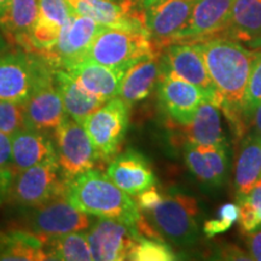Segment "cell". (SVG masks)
Returning a JSON list of instances; mask_svg holds the SVG:
<instances>
[{
	"label": "cell",
	"mask_w": 261,
	"mask_h": 261,
	"mask_svg": "<svg viewBox=\"0 0 261 261\" xmlns=\"http://www.w3.org/2000/svg\"><path fill=\"white\" fill-rule=\"evenodd\" d=\"M196 44L201 48L219 97L220 110L224 112L234 135L243 137L248 130L244 97L257 50L248 48L225 35H215Z\"/></svg>",
	"instance_id": "cell-1"
},
{
	"label": "cell",
	"mask_w": 261,
	"mask_h": 261,
	"mask_svg": "<svg viewBox=\"0 0 261 261\" xmlns=\"http://www.w3.org/2000/svg\"><path fill=\"white\" fill-rule=\"evenodd\" d=\"M65 197L91 217L108 218L136 227L143 218L132 196L97 169H90L68 181Z\"/></svg>",
	"instance_id": "cell-2"
},
{
	"label": "cell",
	"mask_w": 261,
	"mask_h": 261,
	"mask_svg": "<svg viewBox=\"0 0 261 261\" xmlns=\"http://www.w3.org/2000/svg\"><path fill=\"white\" fill-rule=\"evenodd\" d=\"M159 54L146 29L103 27L94 38L85 60L127 70L137 62Z\"/></svg>",
	"instance_id": "cell-3"
},
{
	"label": "cell",
	"mask_w": 261,
	"mask_h": 261,
	"mask_svg": "<svg viewBox=\"0 0 261 261\" xmlns=\"http://www.w3.org/2000/svg\"><path fill=\"white\" fill-rule=\"evenodd\" d=\"M198 212L194 197L179 191H163L162 200L144 213L146 220L163 240L178 247H189L200 238Z\"/></svg>",
	"instance_id": "cell-4"
},
{
	"label": "cell",
	"mask_w": 261,
	"mask_h": 261,
	"mask_svg": "<svg viewBox=\"0 0 261 261\" xmlns=\"http://www.w3.org/2000/svg\"><path fill=\"white\" fill-rule=\"evenodd\" d=\"M54 73L44 57L16 47L0 52V99L24 104Z\"/></svg>",
	"instance_id": "cell-5"
},
{
	"label": "cell",
	"mask_w": 261,
	"mask_h": 261,
	"mask_svg": "<svg viewBox=\"0 0 261 261\" xmlns=\"http://www.w3.org/2000/svg\"><path fill=\"white\" fill-rule=\"evenodd\" d=\"M68 180L64 178L57 160L33 166L16 172L9 200L27 210L54 200L67 192Z\"/></svg>",
	"instance_id": "cell-6"
},
{
	"label": "cell",
	"mask_w": 261,
	"mask_h": 261,
	"mask_svg": "<svg viewBox=\"0 0 261 261\" xmlns=\"http://www.w3.org/2000/svg\"><path fill=\"white\" fill-rule=\"evenodd\" d=\"M129 122V106L120 97L108 100L84 120L100 162L112 161L120 151Z\"/></svg>",
	"instance_id": "cell-7"
},
{
	"label": "cell",
	"mask_w": 261,
	"mask_h": 261,
	"mask_svg": "<svg viewBox=\"0 0 261 261\" xmlns=\"http://www.w3.org/2000/svg\"><path fill=\"white\" fill-rule=\"evenodd\" d=\"M27 210L23 228L42 238L44 242L61 234L87 231L93 221L90 214L70 204L65 195Z\"/></svg>",
	"instance_id": "cell-8"
},
{
	"label": "cell",
	"mask_w": 261,
	"mask_h": 261,
	"mask_svg": "<svg viewBox=\"0 0 261 261\" xmlns=\"http://www.w3.org/2000/svg\"><path fill=\"white\" fill-rule=\"evenodd\" d=\"M54 132L57 161L68 181L94 169L100 162L91 138L81 123L68 116Z\"/></svg>",
	"instance_id": "cell-9"
},
{
	"label": "cell",
	"mask_w": 261,
	"mask_h": 261,
	"mask_svg": "<svg viewBox=\"0 0 261 261\" xmlns=\"http://www.w3.org/2000/svg\"><path fill=\"white\" fill-rule=\"evenodd\" d=\"M161 69L177 75L203 91L219 107V97L211 79L201 48L196 42H173L160 51Z\"/></svg>",
	"instance_id": "cell-10"
},
{
	"label": "cell",
	"mask_w": 261,
	"mask_h": 261,
	"mask_svg": "<svg viewBox=\"0 0 261 261\" xmlns=\"http://www.w3.org/2000/svg\"><path fill=\"white\" fill-rule=\"evenodd\" d=\"M104 25L85 16L71 14L50 51L41 54L52 68H62L85 60L91 45Z\"/></svg>",
	"instance_id": "cell-11"
},
{
	"label": "cell",
	"mask_w": 261,
	"mask_h": 261,
	"mask_svg": "<svg viewBox=\"0 0 261 261\" xmlns=\"http://www.w3.org/2000/svg\"><path fill=\"white\" fill-rule=\"evenodd\" d=\"M156 85L163 112L179 127L188 125L201 103L210 100L207 94L197 86L163 69L160 71Z\"/></svg>",
	"instance_id": "cell-12"
},
{
	"label": "cell",
	"mask_w": 261,
	"mask_h": 261,
	"mask_svg": "<svg viewBox=\"0 0 261 261\" xmlns=\"http://www.w3.org/2000/svg\"><path fill=\"white\" fill-rule=\"evenodd\" d=\"M139 236L136 226L108 218L93 220L86 231L92 257L97 261L128 260L130 249Z\"/></svg>",
	"instance_id": "cell-13"
},
{
	"label": "cell",
	"mask_w": 261,
	"mask_h": 261,
	"mask_svg": "<svg viewBox=\"0 0 261 261\" xmlns=\"http://www.w3.org/2000/svg\"><path fill=\"white\" fill-rule=\"evenodd\" d=\"M67 2L74 14L89 17L104 27L146 29L144 10L137 8L133 2H116V0H67Z\"/></svg>",
	"instance_id": "cell-14"
},
{
	"label": "cell",
	"mask_w": 261,
	"mask_h": 261,
	"mask_svg": "<svg viewBox=\"0 0 261 261\" xmlns=\"http://www.w3.org/2000/svg\"><path fill=\"white\" fill-rule=\"evenodd\" d=\"M234 0H197L187 23L169 44L197 42L223 33ZM168 44V45H169Z\"/></svg>",
	"instance_id": "cell-15"
},
{
	"label": "cell",
	"mask_w": 261,
	"mask_h": 261,
	"mask_svg": "<svg viewBox=\"0 0 261 261\" xmlns=\"http://www.w3.org/2000/svg\"><path fill=\"white\" fill-rule=\"evenodd\" d=\"M196 3L197 0H161L144 10L146 29L159 51L187 23Z\"/></svg>",
	"instance_id": "cell-16"
},
{
	"label": "cell",
	"mask_w": 261,
	"mask_h": 261,
	"mask_svg": "<svg viewBox=\"0 0 261 261\" xmlns=\"http://www.w3.org/2000/svg\"><path fill=\"white\" fill-rule=\"evenodd\" d=\"M23 107L27 126L44 132L55 130L68 117L54 73L34 90Z\"/></svg>",
	"instance_id": "cell-17"
},
{
	"label": "cell",
	"mask_w": 261,
	"mask_h": 261,
	"mask_svg": "<svg viewBox=\"0 0 261 261\" xmlns=\"http://www.w3.org/2000/svg\"><path fill=\"white\" fill-rule=\"evenodd\" d=\"M73 14L67 0H40L37 21L29 35L28 52L45 54L56 45L64 24Z\"/></svg>",
	"instance_id": "cell-18"
},
{
	"label": "cell",
	"mask_w": 261,
	"mask_h": 261,
	"mask_svg": "<svg viewBox=\"0 0 261 261\" xmlns=\"http://www.w3.org/2000/svg\"><path fill=\"white\" fill-rule=\"evenodd\" d=\"M107 175L130 196L139 195L156 184V177L148 160L132 149L116 155L110 161Z\"/></svg>",
	"instance_id": "cell-19"
},
{
	"label": "cell",
	"mask_w": 261,
	"mask_h": 261,
	"mask_svg": "<svg viewBox=\"0 0 261 261\" xmlns=\"http://www.w3.org/2000/svg\"><path fill=\"white\" fill-rule=\"evenodd\" d=\"M62 69L69 74L83 89L103 102L119 97L122 77L126 73V69L109 68L89 60L69 64Z\"/></svg>",
	"instance_id": "cell-20"
},
{
	"label": "cell",
	"mask_w": 261,
	"mask_h": 261,
	"mask_svg": "<svg viewBox=\"0 0 261 261\" xmlns=\"http://www.w3.org/2000/svg\"><path fill=\"white\" fill-rule=\"evenodd\" d=\"M11 142L12 169L15 172L57 160L54 140L44 130L24 127L11 136Z\"/></svg>",
	"instance_id": "cell-21"
},
{
	"label": "cell",
	"mask_w": 261,
	"mask_h": 261,
	"mask_svg": "<svg viewBox=\"0 0 261 261\" xmlns=\"http://www.w3.org/2000/svg\"><path fill=\"white\" fill-rule=\"evenodd\" d=\"M225 35L252 50L261 48V0H234Z\"/></svg>",
	"instance_id": "cell-22"
},
{
	"label": "cell",
	"mask_w": 261,
	"mask_h": 261,
	"mask_svg": "<svg viewBox=\"0 0 261 261\" xmlns=\"http://www.w3.org/2000/svg\"><path fill=\"white\" fill-rule=\"evenodd\" d=\"M261 178V137L253 130L244 133L234 163L236 201L246 197Z\"/></svg>",
	"instance_id": "cell-23"
},
{
	"label": "cell",
	"mask_w": 261,
	"mask_h": 261,
	"mask_svg": "<svg viewBox=\"0 0 261 261\" xmlns=\"http://www.w3.org/2000/svg\"><path fill=\"white\" fill-rule=\"evenodd\" d=\"M40 0H11L0 19V32L9 45L27 51L29 35L37 21Z\"/></svg>",
	"instance_id": "cell-24"
},
{
	"label": "cell",
	"mask_w": 261,
	"mask_h": 261,
	"mask_svg": "<svg viewBox=\"0 0 261 261\" xmlns=\"http://www.w3.org/2000/svg\"><path fill=\"white\" fill-rule=\"evenodd\" d=\"M160 71V54L137 62L123 75L119 97L129 107L144 100L158 84Z\"/></svg>",
	"instance_id": "cell-25"
},
{
	"label": "cell",
	"mask_w": 261,
	"mask_h": 261,
	"mask_svg": "<svg viewBox=\"0 0 261 261\" xmlns=\"http://www.w3.org/2000/svg\"><path fill=\"white\" fill-rule=\"evenodd\" d=\"M187 142L194 144H224L227 143L221 126L220 108L211 100H204L197 108L191 121L181 126Z\"/></svg>",
	"instance_id": "cell-26"
},
{
	"label": "cell",
	"mask_w": 261,
	"mask_h": 261,
	"mask_svg": "<svg viewBox=\"0 0 261 261\" xmlns=\"http://www.w3.org/2000/svg\"><path fill=\"white\" fill-rule=\"evenodd\" d=\"M55 83L60 92L67 115L83 125L84 120L96 112L104 103L102 99L93 96L83 89L69 74L63 69L54 68Z\"/></svg>",
	"instance_id": "cell-27"
},
{
	"label": "cell",
	"mask_w": 261,
	"mask_h": 261,
	"mask_svg": "<svg viewBox=\"0 0 261 261\" xmlns=\"http://www.w3.org/2000/svg\"><path fill=\"white\" fill-rule=\"evenodd\" d=\"M46 260L45 242L24 228L0 231V261Z\"/></svg>",
	"instance_id": "cell-28"
},
{
	"label": "cell",
	"mask_w": 261,
	"mask_h": 261,
	"mask_svg": "<svg viewBox=\"0 0 261 261\" xmlns=\"http://www.w3.org/2000/svg\"><path fill=\"white\" fill-rule=\"evenodd\" d=\"M46 260L91 261L93 260L86 231L70 232L45 241Z\"/></svg>",
	"instance_id": "cell-29"
},
{
	"label": "cell",
	"mask_w": 261,
	"mask_h": 261,
	"mask_svg": "<svg viewBox=\"0 0 261 261\" xmlns=\"http://www.w3.org/2000/svg\"><path fill=\"white\" fill-rule=\"evenodd\" d=\"M175 259V253L165 241L143 234L137 238L128 254V260L135 261H172Z\"/></svg>",
	"instance_id": "cell-30"
},
{
	"label": "cell",
	"mask_w": 261,
	"mask_h": 261,
	"mask_svg": "<svg viewBox=\"0 0 261 261\" xmlns=\"http://www.w3.org/2000/svg\"><path fill=\"white\" fill-rule=\"evenodd\" d=\"M184 160L190 172L198 181H201L205 187L219 188L217 178H215L214 173L212 172L200 145L194 144V143H185Z\"/></svg>",
	"instance_id": "cell-31"
},
{
	"label": "cell",
	"mask_w": 261,
	"mask_h": 261,
	"mask_svg": "<svg viewBox=\"0 0 261 261\" xmlns=\"http://www.w3.org/2000/svg\"><path fill=\"white\" fill-rule=\"evenodd\" d=\"M200 145V144H198ZM208 165L217 178L218 185L223 187L226 181L230 169V150L227 143L224 144H207L200 145Z\"/></svg>",
	"instance_id": "cell-32"
},
{
	"label": "cell",
	"mask_w": 261,
	"mask_h": 261,
	"mask_svg": "<svg viewBox=\"0 0 261 261\" xmlns=\"http://www.w3.org/2000/svg\"><path fill=\"white\" fill-rule=\"evenodd\" d=\"M27 126L23 104L0 99V132L12 136Z\"/></svg>",
	"instance_id": "cell-33"
},
{
	"label": "cell",
	"mask_w": 261,
	"mask_h": 261,
	"mask_svg": "<svg viewBox=\"0 0 261 261\" xmlns=\"http://www.w3.org/2000/svg\"><path fill=\"white\" fill-rule=\"evenodd\" d=\"M240 207L238 204L226 203L221 205L217 218L204 221L203 233L207 238H212L217 234L224 233L238 220Z\"/></svg>",
	"instance_id": "cell-34"
},
{
	"label": "cell",
	"mask_w": 261,
	"mask_h": 261,
	"mask_svg": "<svg viewBox=\"0 0 261 261\" xmlns=\"http://www.w3.org/2000/svg\"><path fill=\"white\" fill-rule=\"evenodd\" d=\"M261 103V51H257L254 60L252 71L249 75V81L244 97V115H246L247 125L248 116L253 112L254 108Z\"/></svg>",
	"instance_id": "cell-35"
},
{
	"label": "cell",
	"mask_w": 261,
	"mask_h": 261,
	"mask_svg": "<svg viewBox=\"0 0 261 261\" xmlns=\"http://www.w3.org/2000/svg\"><path fill=\"white\" fill-rule=\"evenodd\" d=\"M240 207V220L241 228L244 233H253L261 228V215L254 205L250 203L247 197L237 200Z\"/></svg>",
	"instance_id": "cell-36"
},
{
	"label": "cell",
	"mask_w": 261,
	"mask_h": 261,
	"mask_svg": "<svg viewBox=\"0 0 261 261\" xmlns=\"http://www.w3.org/2000/svg\"><path fill=\"white\" fill-rule=\"evenodd\" d=\"M163 191L161 189L155 187L149 188L148 190L140 192L139 195L136 196V202L138 204L140 212H148L155 207L160 201L162 200Z\"/></svg>",
	"instance_id": "cell-37"
},
{
	"label": "cell",
	"mask_w": 261,
	"mask_h": 261,
	"mask_svg": "<svg viewBox=\"0 0 261 261\" xmlns=\"http://www.w3.org/2000/svg\"><path fill=\"white\" fill-rule=\"evenodd\" d=\"M214 259L218 260H243L249 261L252 260V256L249 253L244 252L240 247L234 246V244H225V246H220L218 248L217 254H215Z\"/></svg>",
	"instance_id": "cell-38"
},
{
	"label": "cell",
	"mask_w": 261,
	"mask_h": 261,
	"mask_svg": "<svg viewBox=\"0 0 261 261\" xmlns=\"http://www.w3.org/2000/svg\"><path fill=\"white\" fill-rule=\"evenodd\" d=\"M0 168H12L11 136L0 132Z\"/></svg>",
	"instance_id": "cell-39"
},
{
	"label": "cell",
	"mask_w": 261,
	"mask_h": 261,
	"mask_svg": "<svg viewBox=\"0 0 261 261\" xmlns=\"http://www.w3.org/2000/svg\"><path fill=\"white\" fill-rule=\"evenodd\" d=\"M16 172L12 168H0V205L9 200Z\"/></svg>",
	"instance_id": "cell-40"
},
{
	"label": "cell",
	"mask_w": 261,
	"mask_h": 261,
	"mask_svg": "<svg viewBox=\"0 0 261 261\" xmlns=\"http://www.w3.org/2000/svg\"><path fill=\"white\" fill-rule=\"evenodd\" d=\"M247 247L252 260L261 261V228L253 233H247Z\"/></svg>",
	"instance_id": "cell-41"
},
{
	"label": "cell",
	"mask_w": 261,
	"mask_h": 261,
	"mask_svg": "<svg viewBox=\"0 0 261 261\" xmlns=\"http://www.w3.org/2000/svg\"><path fill=\"white\" fill-rule=\"evenodd\" d=\"M255 132L261 137V103L254 108V110L248 116V129Z\"/></svg>",
	"instance_id": "cell-42"
},
{
	"label": "cell",
	"mask_w": 261,
	"mask_h": 261,
	"mask_svg": "<svg viewBox=\"0 0 261 261\" xmlns=\"http://www.w3.org/2000/svg\"><path fill=\"white\" fill-rule=\"evenodd\" d=\"M246 197L256 208L261 215V178L255 182V185L252 188V190L249 191V194Z\"/></svg>",
	"instance_id": "cell-43"
},
{
	"label": "cell",
	"mask_w": 261,
	"mask_h": 261,
	"mask_svg": "<svg viewBox=\"0 0 261 261\" xmlns=\"http://www.w3.org/2000/svg\"><path fill=\"white\" fill-rule=\"evenodd\" d=\"M161 2V0H133V3H135L137 8L142 9V10H145L148 9L149 6L156 4V3Z\"/></svg>",
	"instance_id": "cell-44"
},
{
	"label": "cell",
	"mask_w": 261,
	"mask_h": 261,
	"mask_svg": "<svg viewBox=\"0 0 261 261\" xmlns=\"http://www.w3.org/2000/svg\"><path fill=\"white\" fill-rule=\"evenodd\" d=\"M10 2H11V0H0V19H2L3 16L5 15Z\"/></svg>",
	"instance_id": "cell-45"
},
{
	"label": "cell",
	"mask_w": 261,
	"mask_h": 261,
	"mask_svg": "<svg viewBox=\"0 0 261 261\" xmlns=\"http://www.w3.org/2000/svg\"><path fill=\"white\" fill-rule=\"evenodd\" d=\"M9 46H10V45H9L8 40H6L4 35H3V33L0 32V52H3V51H5V50H8Z\"/></svg>",
	"instance_id": "cell-46"
},
{
	"label": "cell",
	"mask_w": 261,
	"mask_h": 261,
	"mask_svg": "<svg viewBox=\"0 0 261 261\" xmlns=\"http://www.w3.org/2000/svg\"><path fill=\"white\" fill-rule=\"evenodd\" d=\"M116 2H133V0H116Z\"/></svg>",
	"instance_id": "cell-47"
}]
</instances>
